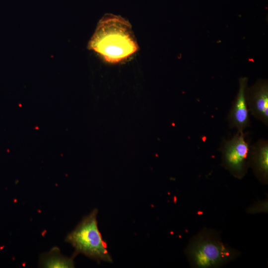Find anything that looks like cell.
I'll use <instances>...</instances> for the list:
<instances>
[{
    "instance_id": "ba28073f",
    "label": "cell",
    "mask_w": 268,
    "mask_h": 268,
    "mask_svg": "<svg viewBox=\"0 0 268 268\" xmlns=\"http://www.w3.org/2000/svg\"><path fill=\"white\" fill-rule=\"evenodd\" d=\"M73 255L71 258L64 256L59 249L53 247L50 251L43 254L40 259V266L42 268H74Z\"/></svg>"
},
{
    "instance_id": "277c9868",
    "label": "cell",
    "mask_w": 268,
    "mask_h": 268,
    "mask_svg": "<svg viewBox=\"0 0 268 268\" xmlns=\"http://www.w3.org/2000/svg\"><path fill=\"white\" fill-rule=\"evenodd\" d=\"M245 136L243 132H237L231 139H224L220 148L222 166L238 179L245 175L250 167V145Z\"/></svg>"
},
{
    "instance_id": "6da1fadb",
    "label": "cell",
    "mask_w": 268,
    "mask_h": 268,
    "mask_svg": "<svg viewBox=\"0 0 268 268\" xmlns=\"http://www.w3.org/2000/svg\"><path fill=\"white\" fill-rule=\"evenodd\" d=\"M88 48L106 62L116 63L134 54L138 45L128 21L119 16L107 14L99 22Z\"/></svg>"
},
{
    "instance_id": "7a4b0ae2",
    "label": "cell",
    "mask_w": 268,
    "mask_h": 268,
    "mask_svg": "<svg viewBox=\"0 0 268 268\" xmlns=\"http://www.w3.org/2000/svg\"><path fill=\"white\" fill-rule=\"evenodd\" d=\"M191 265L195 268H217L230 262L239 253L221 241L213 230H202L191 239L185 250Z\"/></svg>"
},
{
    "instance_id": "3957f363",
    "label": "cell",
    "mask_w": 268,
    "mask_h": 268,
    "mask_svg": "<svg viewBox=\"0 0 268 268\" xmlns=\"http://www.w3.org/2000/svg\"><path fill=\"white\" fill-rule=\"evenodd\" d=\"M95 209L83 218L73 230L66 237V242L74 248L72 255L82 254L99 262L101 261L111 263L112 259L99 230L97 214Z\"/></svg>"
},
{
    "instance_id": "9c48e42d",
    "label": "cell",
    "mask_w": 268,
    "mask_h": 268,
    "mask_svg": "<svg viewBox=\"0 0 268 268\" xmlns=\"http://www.w3.org/2000/svg\"><path fill=\"white\" fill-rule=\"evenodd\" d=\"M250 213H257L260 212H266L268 211L267 201H261L254 204L247 209Z\"/></svg>"
},
{
    "instance_id": "5b68a950",
    "label": "cell",
    "mask_w": 268,
    "mask_h": 268,
    "mask_svg": "<svg viewBox=\"0 0 268 268\" xmlns=\"http://www.w3.org/2000/svg\"><path fill=\"white\" fill-rule=\"evenodd\" d=\"M246 100L251 114L268 125V84L266 79H259L246 91Z\"/></svg>"
},
{
    "instance_id": "8992f818",
    "label": "cell",
    "mask_w": 268,
    "mask_h": 268,
    "mask_svg": "<svg viewBox=\"0 0 268 268\" xmlns=\"http://www.w3.org/2000/svg\"><path fill=\"white\" fill-rule=\"evenodd\" d=\"M247 83V77L239 78V90L227 117L229 127L237 128V132H243L246 128L250 125L246 100Z\"/></svg>"
},
{
    "instance_id": "52a82bcc",
    "label": "cell",
    "mask_w": 268,
    "mask_h": 268,
    "mask_svg": "<svg viewBox=\"0 0 268 268\" xmlns=\"http://www.w3.org/2000/svg\"><path fill=\"white\" fill-rule=\"evenodd\" d=\"M250 167L262 183L267 184L268 178V143L264 139L250 145Z\"/></svg>"
}]
</instances>
